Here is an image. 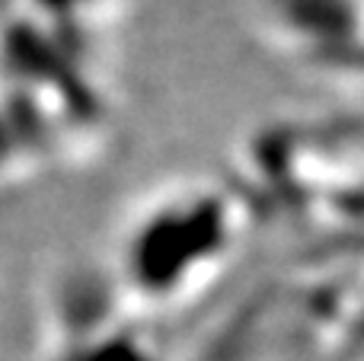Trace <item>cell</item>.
Wrapping results in <instances>:
<instances>
[{
  "mask_svg": "<svg viewBox=\"0 0 364 361\" xmlns=\"http://www.w3.org/2000/svg\"><path fill=\"white\" fill-rule=\"evenodd\" d=\"M265 48L364 112V0H250Z\"/></svg>",
  "mask_w": 364,
  "mask_h": 361,
  "instance_id": "obj_1",
  "label": "cell"
}]
</instances>
